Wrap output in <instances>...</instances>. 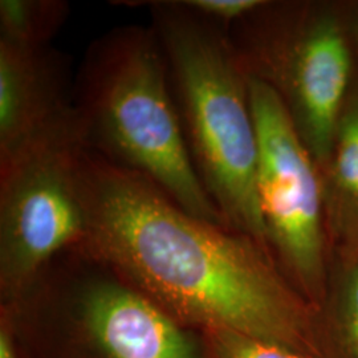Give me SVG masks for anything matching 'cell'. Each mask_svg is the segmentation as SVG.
<instances>
[{
	"mask_svg": "<svg viewBox=\"0 0 358 358\" xmlns=\"http://www.w3.org/2000/svg\"><path fill=\"white\" fill-rule=\"evenodd\" d=\"M80 250L170 315L315 355L312 310L254 238L194 217L140 174L84 149Z\"/></svg>",
	"mask_w": 358,
	"mask_h": 358,
	"instance_id": "obj_1",
	"label": "cell"
},
{
	"mask_svg": "<svg viewBox=\"0 0 358 358\" xmlns=\"http://www.w3.org/2000/svg\"><path fill=\"white\" fill-rule=\"evenodd\" d=\"M248 93L259 145L256 186L267 241L307 294L317 296L324 282V232L316 162L276 90L248 75Z\"/></svg>",
	"mask_w": 358,
	"mask_h": 358,
	"instance_id": "obj_5",
	"label": "cell"
},
{
	"mask_svg": "<svg viewBox=\"0 0 358 358\" xmlns=\"http://www.w3.org/2000/svg\"><path fill=\"white\" fill-rule=\"evenodd\" d=\"M75 301L105 358H198L173 316L112 268L77 279Z\"/></svg>",
	"mask_w": 358,
	"mask_h": 358,
	"instance_id": "obj_8",
	"label": "cell"
},
{
	"mask_svg": "<svg viewBox=\"0 0 358 358\" xmlns=\"http://www.w3.org/2000/svg\"><path fill=\"white\" fill-rule=\"evenodd\" d=\"M73 81L87 149L150 180L194 217L229 229L194 165L153 27H117L94 40Z\"/></svg>",
	"mask_w": 358,
	"mask_h": 358,
	"instance_id": "obj_2",
	"label": "cell"
},
{
	"mask_svg": "<svg viewBox=\"0 0 358 358\" xmlns=\"http://www.w3.org/2000/svg\"><path fill=\"white\" fill-rule=\"evenodd\" d=\"M69 59L0 40V164L76 121Z\"/></svg>",
	"mask_w": 358,
	"mask_h": 358,
	"instance_id": "obj_7",
	"label": "cell"
},
{
	"mask_svg": "<svg viewBox=\"0 0 358 358\" xmlns=\"http://www.w3.org/2000/svg\"><path fill=\"white\" fill-rule=\"evenodd\" d=\"M352 28H353V35H355V38H356V43H357L358 45V11L357 13L355 15V17H353Z\"/></svg>",
	"mask_w": 358,
	"mask_h": 358,
	"instance_id": "obj_15",
	"label": "cell"
},
{
	"mask_svg": "<svg viewBox=\"0 0 358 358\" xmlns=\"http://www.w3.org/2000/svg\"><path fill=\"white\" fill-rule=\"evenodd\" d=\"M327 167V199L333 223L358 250V90L346 100Z\"/></svg>",
	"mask_w": 358,
	"mask_h": 358,
	"instance_id": "obj_9",
	"label": "cell"
},
{
	"mask_svg": "<svg viewBox=\"0 0 358 358\" xmlns=\"http://www.w3.org/2000/svg\"><path fill=\"white\" fill-rule=\"evenodd\" d=\"M69 13L62 0H0V40L27 48L48 47Z\"/></svg>",
	"mask_w": 358,
	"mask_h": 358,
	"instance_id": "obj_10",
	"label": "cell"
},
{
	"mask_svg": "<svg viewBox=\"0 0 358 358\" xmlns=\"http://www.w3.org/2000/svg\"><path fill=\"white\" fill-rule=\"evenodd\" d=\"M341 319L348 349L353 358H358V257L346 275L341 297Z\"/></svg>",
	"mask_w": 358,
	"mask_h": 358,
	"instance_id": "obj_13",
	"label": "cell"
},
{
	"mask_svg": "<svg viewBox=\"0 0 358 358\" xmlns=\"http://www.w3.org/2000/svg\"><path fill=\"white\" fill-rule=\"evenodd\" d=\"M185 7L219 26L236 24L250 13H255L263 0H180Z\"/></svg>",
	"mask_w": 358,
	"mask_h": 358,
	"instance_id": "obj_12",
	"label": "cell"
},
{
	"mask_svg": "<svg viewBox=\"0 0 358 358\" xmlns=\"http://www.w3.org/2000/svg\"><path fill=\"white\" fill-rule=\"evenodd\" d=\"M210 336L217 358H313L241 333L213 331Z\"/></svg>",
	"mask_w": 358,
	"mask_h": 358,
	"instance_id": "obj_11",
	"label": "cell"
},
{
	"mask_svg": "<svg viewBox=\"0 0 358 358\" xmlns=\"http://www.w3.org/2000/svg\"><path fill=\"white\" fill-rule=\"evenodd\" d=\"M235 51L248 75L280 94L316 165L328 166L352 66L340 20L329 13L309 15L247 51Z\"/></svg>",
	"mask_w": 358,
	"mask_h": 358,
	"instance_id": "obj_6",
	"label": "cell"
},
{
	"mask_svg": "<svg viewBox=\"0 0 358 358\" xmlns=\"http://www.w3.org/2000/svg\"><path fill=\"white\" fill-rule=\"evenodd\" d=\"M0 358H17L10 334L4 331L0 334Z\"/></svg>",
	"mask_w": 358,
	"mask_h": 358,
	"instance_id": "obj_14",
	"label": "cell"
},
{
	"mask_svg": "<svg viewBox=\"0 0 358 358\" xmlns=\"http://www.w3.org/2000/svg\"><path fill=\"white\" fill-rule=\"evenodd\" d=\"M87 148L76 121L0 164V284L20 299L85 232L80 159Z\"/></svg>",
	"mask_w": 358,
	"mask_h": 358,
	"instance_id": "obj_4",
	"label": "cell"
},
{
	"mask_svg": "<svg viewBox=\"0 0 358 358\" xmlns=\"http://www.w3.org/2000/svg\"><path fill=\"white\" fill-rule=\"evenodd\" d=\"M166 59L186 141L206 192L231 230L268 248L259 205V145L248 75L226 31L180 0L141 1Z\"/></svg>",
	"mask_w": 358,
	"mask_h": 358,
	"instance_id": "obj_3",
	"label": "cell"
}]
</instances>
